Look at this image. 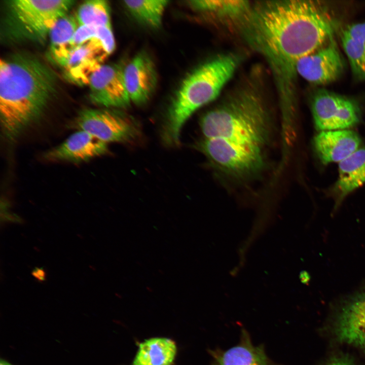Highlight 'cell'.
<instances>
[{"label":"cell","mask_w":365,"mask_h":365,"mask_svg":"<svg viewBox=\"0 0 365 365\" xmlns=\"http://www.w3.org/2000/svg\"><path fill=\"white\" fill-rule=\"evenodd\" d=\"M236 26L267 61L284 104L295 99L298 61L334 39L336 28L327 6L309 0L258 2Z\"/></svg>","instance_id":"cell-1"},{"label":"cell","mask_w":365,"mask_h":365,"mask_svg":"<svg viewBox=\"0 0 365 365\" xmlns=\"http://www.w3.org/2000/svg\"><path fill=\"white\" fill-rule=\"evenodd\" d=\"M53 71L35 57L0 60V115L4 136L13 140L44 112L56 87Z\"/></svg>","instance_id":"cell-2"},{"label":"cell","mask_w":365,"mask_h":365,"mask_svg":"<svg viewBox=\"0 0 365 365\" xmlns=\"http://www.w3.org/2000/svg\"><path fill=\"white\" fill-rule=\"evenodd\" d=\"M270 117L260 89L253 83L240 86L201 118L205 138H220L263 147L270 132Z\"/></svg>","instance_id":"cell-3"},{"label":"cell","mask_w":365,"mask_h":365,"mask_svg":"<svg viewBox=\"0 0 365 365\" xmlns=\"http://www.w3.org/2000/svg\"><path fill=\"white\" fill-rule=\"evenodd\" d=\"M239 63L235 54L216 56L203 63L183 80L168 109L162 127V139L177 146L181 128L201 106L214 100L233 77Z\"/></svg>","instance_id":"cell-4"},{"label":"cell","mask_w":365,"mask_h":365,"mask_svg":"<svg viewBox=\"0 0 365 365\" xmlns=\"http://www.w3.org/2000/svg\"><path fill=\"white\" fill-rule=\"evenodd\" d=\"M75 1L10 0L5 2L1 26L6 42L42 43L57 20L68 13Z\"/></svg>","instance_id":"cell-5"},{"label":"cell","mask_w":365,"mask_h":365,"mask_svg":"<svg viewBox=\"0 0 365 365\" xmlns=\"http://www.w3.org/2000/svg\"><path fill=\"white\" fill-rule=\"evenodd\" d=\"M197 147L221 172L235 178L252 176L264 166L263 147L256 144L205 138Z\"/></svg>","instance_id":"cell-6"},{"label":"cell","mask_w":365,"mask_h":365,"mask_svg":"<svg viewBox=\"0 0 365 365\" xmlns=\"http://www.w3.org/2000/svg\"><path fill=\"white\" fill-rule=\"evenodd\" d=\"M70 126L107 143L134 142L141 134L140 127L134 118L115 110H83Z\"/></svg>","instance_id":"cell-7"},{"label":"cell","mask_w":365,"mask_h":365,"mask_svg":"<svg viewBox=\"0 0 365 365\" xmlns=\"http://www.w3.org/2000/svg\"><path fill=\"white\" fill-rule=\"evenodd\" d=\"M315 128L319 131L349 129L360 121L361 109L355 99L320 89L311 103Z\"/></svg>","instance_id":"cell-8"},{"label":"cell","mask_w":365,"mask_h":365,"mask_svg":"<svg viewBox=\"0 0 365 365\" xmlns=\"http://www.w3.org/2000/svg\"><path fill=\"white\" fill-rule=\"evenodd\" d=\"M111 27H99L93 36L72 51L64 66L69 79L79 84H88L91 74L115 48Z\"/></svg>","instance_id":"cell-9"},{"label":"cell","mask_w":365,"mask_h":365,"mask_svg":"<svg viewBox=\"0 0 365 365\" xmlns=\"http://www.w3.org/2000/svg\"><path fill=\"white\" fill-rule=\"evenodd\" d=\"M344 60L334 38L312 53L300 59L297 74L315 85H322L336 80L344 69Z\"/></svg>","instance_id":"cell-10"},{"label":"cell","mask_w":365,"mask_h":365,"mask_svg":"<svg viewBox=\"0 0 365 365\" xmlns=\"http://www.w3.org/2000/svg\"><path fill=\"white\" fill-rule=\"evenodd\" d=\"M88 85L94 103L107 108H123L130 105L121 65L103 64L91 74Z\"/></svg>","instance_id":"cell-11"},{"label":"cell","mask_w":365,"mask_h":365,"mask_svg":"<svg viewBox=\"0 0 365 365\" xmlns=\"http://www.w3.org/2000/svg\"><path fill=\"white\" fill-rule=\"evenodd\" d=\"M123 77L131 102L138 105L150 99L158 81L154 63L145 52L138 53L123 67Z\"/></svg>","instance_id":"cell-12"},{"label":"cell","mask_w":365,"mask_h":365,"mask_svg":"<svg viewBox=\"0 0 365 365\" xmlns=\"http://www.w3.org/2000/svg\"><path fill=\"white\" fill-rule=\"evenodd\" d=\"M108 152L107 143L84 131L77 130L60 144L46 152L44 158L50 161L80 163L105 155Z\"/></svg>","instance_id":"cell-13"},{"label":"cell","mask_w":365,"mask_h":365,"mask_svg":"<svg viewBox=\"0 0 365 365\" xmlns=\"http://www.w3.org/2000/svg\"><path fill=\"white\" fill-rule=\"evenodd\" d=\"M361 139L349 129L322 131L314 137L315 153L324 165L342 161L359 149Z\"/></svg>","instance_id":"cell-14"},{"label":"cell","mask_w":365,"mask_h":365,"mask_svg":"<svg viewBox=\"0 0 365 365\" xmlns=\"http://www.w3.org/2000/svg\"><path fill=\"white\" fill-rule=\"evenodd\" d=\"M337 181L329 190L338 206L351 192L365 184V147L339 163Z\"/></svg>","instance_id":"cell-15"},{"label":"cell","mask_w":365,"mask_h":365,"mask_svg":"<svg viewBox=\"0 0 365 365\" xmlns=\"http://www.w3.org/2000/svg\"><path fill=\"white\" fill-rule=\"evenodd\" d=\"M211 365H279L267 356L262 345L254 346L249 334L243 329L239 342L226 350L210 351Z\"/></svg>","instance_id":"cell-16"},{"label":"cell","mask_w":365,"mask_h":365,"mask_svg":"<svg viewBox=\"0 0 365 365\" xmlns=\"http://www.w3.org/2000/svg\"><path fill=\"white\" fill-rule=\"evenodd\" d=\"M337 335L341 342L365 348V294L343 309L338 320Z\"/></svg>","instance_id":"cell-17"},{"label":"cell","mask_w":365,"mask_h":365,"mask_svg":"<svg viewBox=\"0 0 365 365\" xmlns=\"http://www.w3.org/2000/svg\"><path fill=\"white\" fill-rule=\"evenodd\" d=\"M340 38L353 74L365 80V22L346 25L341 29Z\"/></svg>","instance_id":"cell-18"},{"label":"cell","mask_w":365,"mask_h":365,"mask_svg":"<svg viewBox=\"0 0 365 365\" xmlns=\"http://www.w3.org/2000/svg\"><path fill=\"white\" fill-rule=\"evenodd\" d=\"M187 5L194 11L217 20L237 24L249 10L247 1H190Z\"/></svg>","instance_id":"cell-19"},{"label":"cell","mask_w":365,"mask_h":365,"mask_svg":"<svg viewBox=\"0 0 365 365\" xmlns=\"http://www.w3.org/2000/svg\"><path fill=\"white\" fill-rule=\"evenodd\" d=\"M79 26L76 16L67 13L57 20L49 31L51 55L63 67L72 52L71 42Z\"/></svg>","instance_id":"cell-20"},{"label":"cell","mask_w":365,"mask_h":365,"mask_svg":"<svg viewBox=\"0 0 365 365\" xmlns=\"http://www.w3.org/2000/svg\"><path fill=\"white\" fill-rule=\"evenodd\" d=\"M176 351L175 343L171 339L150 338L139 344L132 365H172Z\"/></svg>","instance_id":"cell-21"},{"label":"cell","mask_w":365,"mask_h":365,"mask_svg":"<svg viewBox=\"0 0 365 365\" xmlns=\"http://www.w3.org/2000/svg\"><path fill=\"white\" fill-rule=\"evenodd\" d=\"M169 1L164 0L125 1L123 5L138 22L152 28H158Z\"/></svg>","instance_id":"cell-22"},{"label":"cell","mask_w":365,"mask_h":365,"mask_svg":"<svg viewBox=\"0 0 365 365\" xmlns=\"http://www.w3.org/2000/svg\"><path fill=\"white\" fill-rule=\"evenodd\" d=\"M75 16L79 26L111 27L110 9L105 1H85L79 7Z\"/></svg>","instance_id":"cell-23"},{"label":"cell","mask_w":365,"mask_h":365,"mask_svg":"<svg viewBox=\"0 0 365 365\" xmlns=\"http://www.w3.org/2000/svg\"><path fill=\"white\" fill-rule=\"evenodd\" d=\"M32 275L39 281H44L45 280L46 273L43 268H35L32 271Z\"/></svg>","instance_id":"cell-24"},{"label":"cell","mask_w":365,"mask_h":365,"mask_svg":"<svg viewBox=\"0 0 365 365\" xmlns=\"http://www.w3.org/2000/svg\"><path fill=\"white\" fill-rule=\"evenodd\" d=\"M327 365H353L348 359L344 358H337L330 362Z\"/></svg>","instance_id":"cell-25"},{"label":"cell","mask_w":365,"mask_h":365,"mask_svg":"<svg viewBox=\"0 0 365 365\" xmlns=\"http://www.w3.org/2000/svg\"><path fill=\"white\" fill-rule=\"evenodd\" d=\"M11 365H12V364H11Z\"/></svg>","instance_id":"cell-26"}]
</instances>
